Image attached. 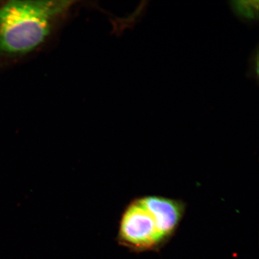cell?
<instances>
[{
    "instance_id": "1",
    "label": "cell",
    "mask_w": 259,
    "mask_h": 259,
    "mask_svg": "<svg viewBox=\"0 0 259 259\" xmlns=\"http://www.w3.org/2000/svg\"><path fill=\"white\" fill-rule=\"evenodd\" d=\"M72 2L11 1L0 9V56L19 57L46 43Z\"/></svg>"
},
{
    "instance_id": "2",
    "label": "cell",
    "mask_w": 259,
    "mask_h": 259,
    "mask_svg": "<svg viewBox=\"0 0 259 259\" xmlns=\"http://www.w3.org/2000/svg\"><path fill=\"white\" fill-rule=\"evenodd\" d=\"M118 240L135 251L157 250L170 239L142 197L128 204L119 222Z\"/></svg>"
},
{
    "instance_id": "4",
    "label": "cell",
    "mask_w": 259,
    "mask_h": 259,
    "mask_svg": "<svg viewBox=\"0 0 259 259\" xmlns=\"http://www.w3.org/2000/svg\"><path fill=\"white\" fill-rule=\"evenodd\" d=\"M248 70L245 74L248 79H254L258 85V44L251 52L248 59Z\"/></svg>"
},
{
    "instance_id": "3",
    "label": "cell",
    "mask_w": 259,
    "mask_h": 259,
    "mask_svg": "<svg viewBox=\"0 0 259 259\" xmlns=\"http://www.w3.org/2000/svg\"><path fill=\"white\" fill-rule=\"evenodd\" d=\"M230 8L239 20L249 27H254L258 21V1L229 2Z\"/></svg>"
}]
</instances>
